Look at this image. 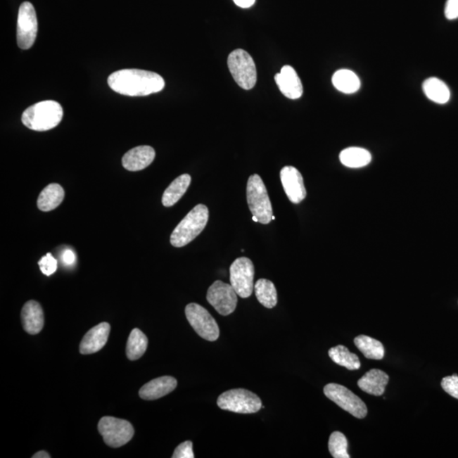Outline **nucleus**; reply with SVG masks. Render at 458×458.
<instances>
[{"label": "nucleus", "mask_w": 458, "mask_h": 458, "mask_svg": "<svg viewBox=\"0 0 458 458\" xmlns=\"http://www.w3.org/2000/svg\"><path fill=\"white\" fill-rule=\"evenodd\" d=\"M110 88L122 96H146L160 92L165 81L159 74L139 69L115 72L108 78Z\"/></svg>", "instance_id": "f257e3e1"}, {"label": "nucleus", "mask_w": 458, "mask_h": 458, "mask_svg": "<svg viewBox=\"0 0 458 458\" xmlns=\"http://www.w3.org/2000/svg\"><path fill=\"white\" fill-rule=\"evenodd\" d=\"M63 117V109L59 103L45 101L28 107L24 111L22 121L27 129L44 132L55 129Z\"/></svg>", "instance_id": "f03ea898"}, {"label": "nucleus", "mask_w": 458, "mask_h": 458, "mask_svg": "<svg viewBox=\"0 0 458 458\" xmlns=\"http://www.w3.org/2000/svg\"><path fill=\"white\" fill-rule=\"evenodd\" d=\"M209 220V210L205 205H197L173 230L170 241L180 248L187 246L204 230Z\"/></svg>", "instance_id": "7ed1b4c3"}, {"label": "nucleus", "mask_w": 458, "mask_h": 458, "mask_svg": "<svg viewBox=\"0 0 458 458\" xmlns=\"http://www.w3.org/2000/svg\"><path fill=\"white\" fill-rule=\"evenodd\" d=\"M246 196L250 212L258 218L260 224H270L274 212L267 188L261 177L254 174L249 177L247 182Z\"/></svg>", "instance_id": "20e7f679"}, {"label": "nucleus", "mask_w": 458, "mask_h": 458, "mask_svg": "<svg viewBox=\"0 0 458 458\" xmlns=\"http://www.w3.org/2000/svg\"><path fill=\"white\" fill-rule=\"evenodd\" d=\"M228 65L234 80L241 88L253 89L257 81V68L253 57L243 49H235L228 58Z\"/></svg>", "instance_id": "39448f33"}, {"label": "nucleus", "mask_w": 458, "mask_h": 458, "mask_svg": "<svg viewBox=\"0 0 458 458\" xmlns=\"http://www.w3.org/2000/svg\"><path fill=\"white\" fill-rule=\"evenodd\" d=\"M217 406L222 410L236 414H255L262 407L261 399L245 389H234L224 392L217 399Z\"/></svg>", "instance_id": "423d86ee"}, {"label": "nucleus", "mask_w": 458, "mask_h": 458, "mask_svg": "<svg viewBox=\"0 0 458 458\" xmlns=\"http://www.w3.org/2000/svg\"><path fill=\"white\" fill-rule=\"evenodd\" d=\"M98 431L109 447L117 448L129 443L133 438L134 430L129 421L104 416L98 422Z\"/></svg>", "instance_id": "0eeeda50"}, {"label": "nucleus", "mask_w": 458, "mask_h": 458, "mask_svg": "<svg viewBox=\"0 0 458 458\" xmlns=\"http://www.w3.org/2000/svg\"><path fill=\"white\" fill-rule=\"evenodd\" d=\"M324 392L329 400L355 418L364 419L368 414L366 404L348 388L338 383H329L324 387Z\"/></svg>", "instance_id": "6e6552de"}, {"label": "nucleus", "mask_w": 458, "mask_h": 458, "mask_svg": "<svg viewBox=\"0 0 458 458\" xmlns=\"http://www.w3.org/2000/svg\"><path fill=\"white\" fill-rule=\"evenodd\" d=\"M185 315L192 328L204 340L215 341L220 338V330L216 320L201 305L189 304L185 308Z\"/></svg>", "instance_id": "1a4fd4ad"}, {"label": "nucleus", "mask_w": 458, "mask_h": 458, "mask_svg": "<svg viewBox=\"0 0 458 458\" xmlns=\"http://www.w3.org/2000/svg\"><path fill=\"white\" fill-rule=\"evenodd\" d=\"M38 19L31 3L24 2L19 8L16 40L19 48L29 49L34 44L38 34Z\"/></svg>", "instance_id": "9d476101"}, {"label": "nucleus", "mask_w": 458, "mask_h": 458, "mask_svg": "<svg viewBox=\"0 0 458 458\" xmlns=\"http://www.w3.org/2000/svg\"><path fill=\"white\" fill-rule=\"evenodd\" d=\"M255 267L251 260L239 257L230 267V284L241 298H248L254 290Z\"/></svg>", "instance_id": "9b49d317"}, {"label": "nucleus", "mask_w": 458, "mask_h": 458, "mask_svg": "<svg viewBox=\"0 0 458 458\" xmlns=\"http://www.w3.org/2000/svg\"><path fill=\"white\" fill-rule=\"evenodd\" d=\"M237 293L231 284L217 280L208 288V303L222 316H228L236 309L238 303Z\"/></svg>", "instance_id": "f8f14e48"}, {"label": "nucleus", "mask_w": 458, "mask_h": 458, "mask_svg": "<svg viewBox=\"0 0 458 458\" xmlns=\"http://www.w3.org/2000/svg\"><path fill=\"white\" fill-rule=\"evenodd\" d=\"M280 179L288 200L299 204L307 196L303 175L294 167H284L280 172Z\"/></svg>", "instance_id": "ddd939ff"}, {"label": "nucleus", "mask_w": 458, "mask_h": 458, "mask_svg": "<svg viewBox=\"0 0 458 458\" xmlns=\"http://www.w3.org/2000/svg\"><path fill=\"white\" fill-rule=\"evenodd\" d=\"M275 82L284 96L291 100H297L303 96V85L298 74L291 65H284L281 71L275 76Z\"/></svg>", "instance_id": "4468645a"}, {"label": "nucleus", "mask_w": 458, "mask_h": 458, "mask_svg": "<svg viewBox=\"0 0 458 458\" xmlns=\"http://www.w3.org/2000/svg\"><path fill=\"white\" fill-rule=\"evenodd\" d=\"M155 151L148 146L132 148L122 158V166L127 171L138 172L144 170L154 162Z\"/></svg>", "instance_id": "2eb2a0df"}, {"label": "nucleus", "mask_w": 458, "mask_h": 458, "mask_svg": "<svg viewBox=\"0 0 458 458\" xmlns=\"http://www.w3.org/2000/svg\"><path fill=\"white\" fill-rule=\"evenodd\" d=\"M110 331V326L108 323H101L91 329L81 341V354H93L101 350L108 341Z\"/></svg>", "instance_id": "dca6fc26"}, {"label": "nucleus", "mask_w": 458, "mask_h": 458, "mask_svg": "<svg viewBox=\"0 0 458 458\" xmlns=\"http://www.w3.org/2000/svg\"><path fill=\"white\" fill-rule=\"evenodd\" d=\"M177 382L171 376H163L153 379L139 390V396L147 401L163 397L176 389Z\"/></svg>", "instance_id": "f3484780"}, {"label": "nucleus", "mask_w": 458, "mask_h": 458, "mask_svg": "<svg viewBox=\"0 0 458 458\" xmlns=\"http://www.w3.org/2000/svg\"><path fill=\"white\" fill-rule=\"evenodd\" d=\"M22 321L25 331L30 334L39 333L44 325L42 307L35 300H29L22 310Z\"/></svg>", "instance_id": "a211bd4d"}, {"label": "nucleus", "mask_w": 458, "mask_h": 458, "mask_svg": "<svg viewBox=\"0 0 458 458\" xmlns=\"http://www.w3.org/2000/svg\"><path fill=\"white\" fill-rule=\"evenodd\" d=\"M389 375L381 369H371L357 381L359 388L369 395L379 396L385 393Z\"/></svg>", "instance_id": "6ab92c4d"}, {"label": "nucleus", "mask_w": 458, "mask_h": 458, "mask_svg": "<svg viewBox=\"0 0 458 458\" xmlns=\"http://www.w3.org/2000/svg\"><path fill=\"white\" fill-rule=\"evenodd\" d=\"M65 197L63 187L58 184H49L40 193L38 199V208L42 212H51L61 204Z\"/></svg>", "instance_id": "aec40b11"}, {"label": "nucleus", "mask_w": 458, "mask_h": 458, "mask_svg": "<svg viewBox=\"0 0 458 458\" xmlns=\"http://www.w3.org/2000/svg\"><path fill=\"white\" fill-rule=\"evenodd\" d=\"M423 90L428 100L436 103V104H447L451 97L448 86L437 77H430L425 80L423 84Z\"/></svg>", "instance_id": "412c9836"}, {"label": "nucleus", "mask_w": 458, "mask_h": 458, "mask_svg": "<svg viewBox=\"0 0 458 458\" xmlns=\"http://www.w3.org/2000/svg\"><path fill=\"white\" fill-rule=\"evenodd\" d=\"M191 183V177L189 174L181 175L173 180L163 193L162 200L163 205L166 208L174 205L186 193Z\"/></svg>", "instance_id": "4be33fe9"}, {"label": "nucleus", "mask_w": 458, "mask_h": 458, "mask_svg": "<svg viewBox=\"0 0 458 458\" xmlns=\"http://www.w3.org/2000/svg\"><path fill=\"white\" fill-rule=\"evenodd\" d=\"M332 82L334 88L346 94H355L361 88L360 78L348 69H341L334 73Z\"/></svg>", "instance_id": "5701e85b"}, {"label": "nucleus", "mask_w": 458, "mask_h": 458, "mask_svg": "<svg viewBox=\"0 0 458 458\" xmlns=\"http://www.w3.org/2000/svg\"><path fill=\"white\" fill-rule=\"evenodd\" d=\"M341 163L350 168H360L368 166L372 160V155L363 148L349 147L340 154Z\"/></svg>", "instance_id": "b1692460"}, {"label": "nucleus", "mask_w": 458, "mask_h": 458, "mask_svg": "<svg viewBox=\"0 0 458 458\" xmlns=\"http://www.w3.org/2000/svg\"><path fill=\"white\" fill-rule=\"evenodd\" d=\"M354 344L357 349L371 360H381L385 357V348L381 341L367 336L355 338Z\"/></svg>", "instance_id": "393cba45"}, {"label": "nucleus", "mask_w": 458, "mask_h": 458, "mask_svg": "<svg viewBox=\"0 0 458 458\" xmlns=\"http://www.w3.org/2000/svg\"><path fill=\"white\" fill-rule=\"evenodd\" d=\"M255 296L260 303L267 308H274L278 303L277 290L270 280L261 279L255 283Z\"/></svg>", "instance_id": "a878e982"}, {"label": "nucleus", "mask_w": 458, "mask_h": 458, "mask_svg": "<svg viewBox=\"0 0 458 458\" xmlns=\"http://www.w3.org/2000/svg\"><path fill=\"white\" fill-rule=\"evenodd\" d=\"M147 348L148 339L146 334L139 329L132 330L126 350L127 357L129 360H138L146 353Z\"/></svg>", "instance_id": "bb28decb"}, {"label": "nucleus", "mask_w": 458, "mask_h": 458, "mask_svg": "<svg viewBox=\"0 0 458 458\" xmlns=\"http://www.w3.org/2000/svg\"><path fill=\"white\" fill-rule=\"evenodd\" d=\"M329 356L338 365L345 367L349 370L361 368V362L356 354L350 352L344 345H337L329 350Z\"/></svg>", "instance_id": "cd10ccee"}, {"label": "nucleus", "mask_w": 458, "mask_h": 458, "mask_svg": "<svg viewBox=\"0 0 458 458\" xmlns=\"http://www.w3.org/2000/svg\"><path fill=\"white\" fill-rule=\"evenodd\" d=\"M348 441L341 432H333L329 437V450L334 458H349Z\"/></svg>", "instance_id": "c85d7f7f"}, {"label": "nucleus", "mask_w": 458, "mask_h": 458, "mask_svg": "<svg viewBox=\"0 0 458 458\" xmlns=\"http://www.w3.org/2000/svg\"><path fill=\"white\" fill-rule=\"evenodd\" d=\"M39 266L41 272H42L44 275L51 276L53 274H55L57 270V260L53 258L51 253H48L40 259Z\"/></svg>", "instance_id": "c756f323"}, {"label": "nucleus", "mask_w": 458, "mask_h": 458, "mask_svg": "<svg viewBox=\"0 0 458 458\" xmlns=\"http://www.w3.org/2000/svg\"><path fill=\"white\" fill-rule=\"evenodd\" d=\"M441 387L447 394L458 399V376L457 374L444 378L441 381Z\"/></svg>", "instance_id": "7c9ffc66"}, {"label": "nucleus", "mask_w": 458, "mask_h": 458, "mask_svg": "<svg viewBox=\"0 0 458 458\" xmlns=\"http://www.w3.org/2000/svg\"><path fill=\"white\" fill-rule=\"evenodd\" d=\"M193 443L191 441H184L177 447L173 453L172 458H193Z\"/></svg>", "instance_id": "2f4dec72"}, {"label": "nucleus", "mask_w": 458, "mask_h": 458, "mask_svg": "<svg viewBox=\"0 0 458 458\" xmlns=\"http://www.w3.org/2000/svg\"><path fill=\"white\" fill-rule=\"evenodd\" d=\"M445 15L448 20L458 18V0H447L445 8Z\"/></svg>", "instance_id": "473e14b6"}, {"label": "nucleus", "mask_w": 458, "mask_h": 458, "mask_svg": "<svg viewBox=\"0 0 458 458\" xmlns=\"http://www.w3.org/2000/svg\"><path fill=\"white\" fill-rule=\"evenodd\" d=\"M63 260L65 265H72L75 262L76 257L72 250H67L64 251Z\"/></svg>", "instance_id": "72a5a7b5"}, {"label": "nucleus", "mask_w": 458, "mask_h": 458, "mask_svg": "<svg viewBox=\"0 0 458 458\" xmlns=\"http://www.w3.org/2000/svg\"><path fill=\"white\" fill-rule=\"evenodd\" d=\"M233 1L238 7L247 9V8H250L254 5L255 0H233Z\"/></svg>", "instance_id": "f704fd0d"}, {"label": "nucleus", "mask_w": 458, "mask_h": 458, "mask_svg": "<svg viewBox=\"0 0 458 458\" xmlns=\"http://www.w3.org/2000/svg\"><path fill=\"white\" fill-rule=\"evenodd\" d=\"M32 458H51V455L46 452L40 451L32 456Z\"/></svg>", "instance_id": "c9c22d12"}, {"label": "nucleus", "mask_w": 458, "mask_h": 458, "mask_svg": "<svg viewBox=\"0 0 458 458\" xmlns=\"http://www.w3.org/2000/svg\"><path fill=\"white\" fill-rule=\"evenodd\" d=\"M253 220L254 222H259V221H258V218H257V217L253 216Z\"/></svg>", "instance_id": "e433bc0d"}, {"label": "nucleus", "mask_w": 458, "mask_h": 458, "mask_svg": "<svg viewBox=\"0 0 458 458\" xmlns=\"http://www.w3.org/2000/svg\"><path fill=\"white\" fill-rule=\"evenodd\" d=\"M275 220V217H274V216H272V220Z\"/></svg>", "instance_id": "4c0bfd02"}]
</instances>
